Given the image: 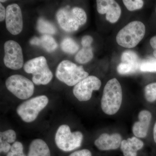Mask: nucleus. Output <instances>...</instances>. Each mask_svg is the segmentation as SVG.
I'll return each instance as SVG.
<instances>
[{
  "mask_svg": "<svg viewBox=\"0 0 156 156\" xmlns=\"http://www.w3.org/2000/svg\"><path fill=\"white\" fill-rule=\"evenodd\" d=\"M122 101V91L119 82L113 78L107 82L104 89L101 107L105 113L113 115L119 111Z\"/></svg>",
  "mask_w": 156,
  "mask_h": 156,
  "instance_id": "obj_1",
  "label": "nucleus"
},
{
  "mask_svg": "<svg viewBox=\"0 0 156 156\" xmlns=\"http://www.w3.org/2000/svg\"><path fill=\"white\" fill-rule=\"evenodd\" d=\"M58 24L63 30L68 32L76 31L87 21V15L83 9L69 7L59 9L56 14Z\"/></svg>",
  "mask_w": 156,
  "mask_h": 156,
  "instance_id": "obj_2",
  "label": "nucleus"
},
{
  "mask_svg": "<svg viewBox=\"0 0 156 156\" xmlns=\"http://www.w3.org/2000/svg\"><path fill=\"white\" fill-rule=\"evenodd\" d=\"M145 34V27L143 23L134 21L129 23L119 32L116 36L118 44L125 48L136 47Z\"/></svg>",
  "mask_w": 156,
  "mask_h": 156,
  "instance_id": "obj_3",
  "label": "nucleus"
},
{
  "mask_svg": "<svg viewBox=\"0 0 156 156\" xmlns=\"http://www.w3.org/2000/svg\"><path fill=\"white\" fill-rule=\"evenodd\" d=\"M56 76L59 81L69 87L75 86L89 76L82 66L68 60H63L56 69Z\"/></svg>",
  "mask_w": 156,
  "mask_h": 156,
  "instance_id": "obj_4",
  "label": "nucleus"
},
{
  "mask_svg": "<svg viewBox=\"0 0 156 156\" xmlns=\"http://www.w3.org/2000/svg\"><path fill=\"white\" fill-rule=\"evenodd\" d=\"M23 69L26 73L33 75V82L37 85H47L53 78V73L44 56L28 60L24 64Z\"/></svg>",
  "mask_w": 156,
  "mask_h": 156,
  "instance_id": "obj_5",
  "label": "nucleus"
},
{
  "mask_svg": "<svg viewBox=\"0 0 156 156\" xmlns=\"http://www.w3.org/2000/svg\"><path fill=\"white\" fill-rule=\"evenodd\" d=\"M83 140V134L79 131L72 132L66 125L58 127L55 135V141L57 147L62 151H70L80 147Z\"/></svg>",
  "mask_w": 156,
  "mask_h": 156,
  "instance_id": "obj_6",
  "label": "nucleus"
},
{
  "mask_svg": "<svg viewBox=\"0 0 156 156\" xmlns=\"http://www.w3.org/2000/svg\"><path fill=\"white\" fill-rule=\"evenodd\" d=\"M48 102L49 99L46 95H40L20 105L16 111L23 122H32L36 120L39 113L47 106Z\"/></svg>",
  "mask_w": 156,
  "mask_h": 156,
  "instance_id": "obj_7",
  "label": "nucleus"
},
{
  "mask_svg": "<svg viewBox=\"0 0 156 156\" xmlns=\"http://www.w3.org/2000/svg\"><path fill=\"white\" fill-rule=\"evenodd\" d=\"M5 85L7 89L19 99H27L33 95V83L20 75L10 76L6 80Z\"/></svg>",
  "mask_w": 156,
  "mask_h": 156,
  "instance_id": "obj_8",
  "label": "nucleus"
},
{
  "mask_svg": "<svg viewBox=\"0 0 156 156\" xmlns=\"http://www.w3.org/2000/svg\"><path fill=\"white\" fill-rule=\"evenodd\" d=\"M4 62L6 67L13 70L20 69L23 66L22 50L17 42L12 40L7 41L4 44Z\"/></svg>",
  "mask_w": 156,
  "mask_h": 156,
  "instance_id": "obj_9",
  "label": "nucleus"
},
{
  "mask_svg": "<svg viewBox=\"0 0 156 156\" xmlns=\"http://www.w3.org/2000/svg\"><path fill=\"white\" fill-rule=\"evenodd\" d=\"M101 85V81L98 78L89 76L75 86L73 93L80 101H87L92 97L93 91L99 90Z\"/></svg>",
  "mask_w": 156,
  "mask_h": 156,
  "instance_id": "obj_10",
  "label": "nucleus"
},
{
  "mask_svg": "<svg viewBox=\"0 0 156 156\" xmlns=\"http://www.w3.org/2000/svg\"><path fill=\"white\" fill-rule=\"evenodd\" d=\"M6 10V28L12 34H18L23 28L22 12L20 7L17 4H12L8 5Z\"/></svg>",
  "mask_w": 156,
  "mask_h": 156,
  "instance_id": "obj_11",
  "label": "nucleus"
},
{
  "mask_svg": "<svg viewBox=\"0 0 156 156\" xmlns=\"http://www.w3.org/2000/svg\"><path fill=\"white\" fill-rule=\"evenodd\" d=\"M97 10L99 14H106V19L108 22L115 23L119 19L121 9L119 5L113 0H97Z\"/></svg>",
  "mask_w": 156,
  "mask_h": 156,
  "instance_id": "obj_12",
  "label": "nucleus"
},
{
  "mask_svg": "<svg viewBox=\"0 0 156 156\" xmlns=\"http://www.w3.org/2000/svg\"><path fill=\"white\" fill-rule=\"evenodd\" d=\"M122 140V136L118 133L112 135L104 133L95 140V144L98 149L101 151L115 150L119 147Z\"/></svg>",
  "mask_w": 156,
  "mask_h": 156,
  "instance_id": "obj_13",
  "label": "nucleus"
},
{
  "mask_svg": "<svg viewBox=\"0 0 156 156\" xmlns=\"http://www.w3.org/2000/svg\"><path fill=\"white\" fill-rule=\"evenodd\" d=\"M152 115L150 112L143 110L138 115L139 121L134 123L132 127L133 134L136 137L144 138L147 135Z\"/></svg>",
  "mask_w": 156,
  "mask_h": 156,
  "instance_id": "obj_14",
  "label": "nucleus"
},
{
  "mask_svg": "<svg viewBox=\"0 0 156 156\" xmlns=\"http://www.w3.org/2000/svg\"><path fill=\"white\" fill-rule=\"evenodd\" d=\"M143 146V141L133 136L122 141L121 149L124 156H136L137 151L141 149Z\"/></svg>",
  "mask_w": 156,
  "mask_h": 156,
  "instance_id": "obj_15",
  "label": "nucleus"
},
{
  "mask_svg": "<svg viewBox=\"0 0 156 156\" xmlns=\"http://www.w3.org/2000/svg\"><path fill=\"white\" fill-rule=\"evenodd\" d=\"M28 156H50V149L43 140H34L30 145Z\"/></svg>",
  "mask_w": 156,
  "mask_h": 156,
  "instance_id": "obj_16",
  "label": "nucleus"
},
{
  "mask_svg": "<svg viewBox=\"0 0 156 156\" xmlns=\"http://www.w3.org/2000/svg\"><path fill=\"white\" fill-rule=\"evenodd\" d=\"M31 45L41 46L48 52H53L58 47L57 43L53 37L45 34L41 38L34 37L30 41Z\"/></svg>",
  "mask_w": 156,
  "mask_h": 156,
  "instance_id": "obj_17",
  "label": "nucleus"
},
{
  "mask_svg": "<svg viewBox=\"0 0 156 156\" xmlns=\"http://www.w3.org/2000/svg\"><path fill=\"white\" fill-rule=\"evenodd\" d=\"M121 60L122 62L130 65L140 70L141 61L134 51L127 50L123 52L121 56Z\"/></svg>",
  "mask_w": 156,
  "mask_h": 156,
  "instance_id": "obj_18",
  "label": "nucleus"
},
{
  "mask_svg": "<svg viewBox=\"0 0 156 156\" xmlns=\"http://www.w3.org/2000/svg\"><path fill=\"white\" fill-rule=\"evenodd\" d=\"M93 57V50L92 47H83L76 55L75 60L78 63L85 64L91 61Z\"/></svg>",
  "mask_w": 156,
  "mask_h": 156,
  "instance_id": "obj_19",
  "label": "nucleus"
},
{
  "mask_svg": "<svg viewBox=\"0 0 156 156\" xmlns=\"http://www.w3.org/2000/svg\"><path fill=\"white\" fill-rule=\"evenodd\" d=\"M37 29L42 34H53L56 32V29L53 24L47 20L40 18L37 23Z\"/></svg>",
  "mask_w": 156,
  "mask_h": 156,
  "instance_id": "obj_20",
  "label": "nucleus"
},
{
  "mask_svg": "<svg viewBox=\"0 0 156 156\" xmlns=\"http://www.w3.org/2000/svg\"><path fill=\"white\" fill-rule=\"evenodd\" d=\"M61 48L65 53L74 54L79 50L80 47L74 40L70 37H66L62 42Z\"/></svg>",
  "mask_w": 156,
  "mask_h": 156,
  "instance_id": "obj_21",
  "label": "nucleus"
},
{
  "mask_svg": "<svg viewBox=\"0 0 156 156\" xmlns=\"http://www.w3.org/2000/svg\"><path fill=\"white\" fill-rule=\"evenodd\" d=\"M140 71L143 72H156V59L148 58L141 61Z\"/></svg>",
  "mask_w": 156,
  "mask_h": 156,
  "instance_id": "obj_22",
  "label": "nucleus"
},
{
  "mask_svg": "<svg viewBox=\"0 0 156 156\" xmlns=\"http://www.w3.org/2000/svg\"><path fill=\"white\" fill-rule=\"evenodd\" d=\"M144 96L149 102H153L156 100V83H152L146 86Z\"/></svg>",
  "mask_w": 156,
  "mask_h": 156,
  "instance_id": "obj_23",
  "label": "nucleus"
},
{
  "mask_svg": "<svg viewBox=\"0 0 156 156\" xmlns=\"http://www.w3.org/2000/svg\"><path fill=\"white\" fill-rule=\"evenodd\" d=\"M117 70V71L120 74L122 75L132 74L137 73L139 71L136 68L130 65L122 62L118 65Z\"/></svg>",
  "mask_w": 156,
  "mask_h": 156,
  "instance_id": "obj_24",
  "label": "nucleus"
},
{
  "mask_svg": "<svg viewBox=\"0 0 156 156\" xmlns=\"http://www.w3.org/2000/svg\"><path fill=\"white\" fill-rule=\"evenodd\" d=\"M125 5L129 11H134L141 9L144 5L142 0H124Z\"/></svg>",
  "mask_w": 156,
  "mask_h": 156,
  "instance_id": "obj_25",
  "label": "nucleus"
},
{
  "mask_svg": "<svg viewBox=\"0 0 156 156\" xmlns=\"http://www.w3.org/2000/svg\"><path fill=\"white\" fill-rule=\"evenodd\" d=\"M7 156H26L23 152V146L21 143L16 141L11 146V151Z\"/></svg>",
  "mask_w": 156,
  "mask_h": 156,
  "instance_id": "obj_26",
  "label": "nucleus"
},
{
  "mask_svg": "<svg viewBox=\"0 0 156 156\" xmlns=\"http://www.w3.org/2000/svg\"><path fill=\"white\" fill-rule=\"evenodd\" d=\"M16 139V132L14 130L10 129L0 133V140H4L10 144L14 142Z\"/></svg>",
  "mask_w": 156,
  "mask_h": 156,
  "instance_id": "obj_27",
  "label": "nucleus"
},
{
  "mask_svg": "<svg viewBox=\"0 0 156 156\" xmlns=\"http://www.w3.org/2000/svg\"><path fill=\"white\" fill-rule=\"evenodd\" d=\"M11 147V146L9 143L4 140H0V151L1 153H9Z\"/></svg>",
  "mask_w": 156,
  "mask_h": 156,
  "instance_id": "obj_28",
  "label": "nucleus"
},
{
  "mask_svg": "<svg viewBox=\"0 0 156 156\" xmlns=\"http://www.w3.org/2000/svg\"><path fill=\"white\" fill-rule=\"evenodd\" d=\"M92 42H93V38L90 36H85L82 38L81 41V44L83 47H91Z\"/></svg>",
  "mask_w": 156,
  "mask_h": 156,
  "instance_id": "obj_29",
  "label": "nucleus"
},
{
  "mask_svg": "<svg viewBox=\"0 0 156 156\" xmlns=\"http://www.w3.org/2000/svg\"><path fill=\"white\" fill-rule=\"evenodd\" d=\"M69 156H92V153L88 150L83 149L74 152Z\"/></svg>",
  "mask_w": 156,
  "mask_h": 156,
  "instance_id": "obj_30",
  "label": "nucleus"
},
{
  "mask_svg": "<svg viewBox=\"0 0 156 156\" xmlns=\"http://www.w3.org/2000/svg\"><path fill=\"white\" fill-rule=\"evenodd\" d=\"M6 10L4 6L0 3V21H3L6 17Z\"/></svg>",
  "mask_w": 156,
  "mask_h": 156,
  "instance_id": "obj_31",
  "label": "nucleus"
},
{
  "mask_svg": "<svg viewBox=\"0 0 156 156\" xmlns=\"http://www.w3.org/2000/svg\"><path fill=\"white\" fill-rule=\"evenodd\" d=\"M150 44L154 50H156V36L153 37L150 40Z\"/></svg>",
  "mask_w": 156,
  "mask_h": 156,
  "instance_id": "obj_32",
  "label": "nucleus"
},
{
  "mask_svg": "<svg viewBox=\"0 0 156 156\" xmlns=\"http://www.w3.org/2000/svg\"><path fill=\"white\" fill-rule=\"evenodd\" d=\"M154 139L155 142L156 143V122L155 124L154 128Z\"/></svg>",
  "mask_w": 156,
  "mask_h": 156,
  "instance_id": "obj_33",
  "label": "nucleus"
},
{
  "mask_svg": "<svg viewBox=\"0 0 156 156\" xmlns=\"http://www.w3.org/2000/svg\"><path fill=\"white\" fill-rule=\"evenodd\" d=\"M154 56V57L156 58V50H154V51L153 52Z\"/></svg>",
  "mask_w": 156,
  "mask_h": 156,
  "instance_id": "obj_34",
  "label": "nucleus"
},
{
  "mask_svg": "<svg viewBox=\"0 0 156 156\" xmlns=\"http://www.w3.org/2000/svg\"><path fill=\"white\" fill-rule=\"evenodd\" d=\"M0 2H1V3L4 2H6V1H2V0H1Z\"/></svg>",
  "mask_w": 156,
  "mask_h": 156,
  "instance_id": "obj_35",
  "label": "nucleus"
},
{
  "mask_svg": "<svg viewBox=\"0 0 156 156\" xmlns=\"http://www.w3.org/2000/svg\"></svg>",
  "mask_w": 156,
  "mask_h": 156,
  "instance_id": "obj_36",
  "label": "nucleus"
}]
</instances>
